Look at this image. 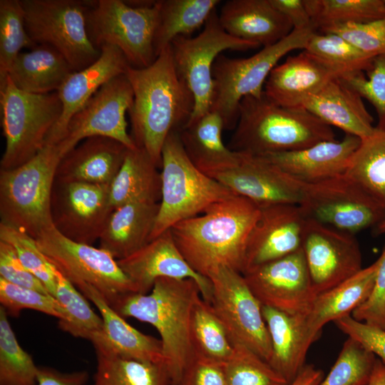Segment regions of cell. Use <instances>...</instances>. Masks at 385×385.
Segmentation results:
<instances>
[{"mask_svg":"<svg viewBox=\"0 0 385 385\" xmlns=\"http://www.w3.org/2000/svg\"><path fill=\"white\" fill-rule=\"evenodd\" d=\"M72 72L71 66L58 51L38 44L16 56L8 77L23 91L46 94L57 92Z\"/></svg>","mask_w":385,"mask_h":385,"instance_id":"obj_33","label":"cell"},{"mask_svg":"<svg viewBox=\"0 0 385 385\" xmlns=\"http://www.w3.org/2000/svg\"><path fill=\"white\" fill-rule=\"evenodd\" d=\"M304 50L324 63L338 78L365 72L374 58L332 33L315 32Z\"/></svg>","mask_w":385,"mask_h":385,"instance_id":"obj_41","label":"cell"},{"mask_svg":"<svg viewBox=\"0 0 385 385\" xmlns=\"http://www.w3.org/2000/svg\"><path fill=\"white\" fill-rule=\"evenodd\" d=\"M1 124L6 147L1 169H12L34 158L44 146L62 113L58 92L35 94L19 89L7 76L0 86Z\"/></svg>","mask_w":385,"mask_h":385,"instance_id":"obj_9","label":"cell"},{"mask_svg":"<svg viewBox=\"0 0 385 385\" xmlns=\"http://www.w3.org/2000/svg\"><path fill=\"white\" fill-rule=\"evenodd\" d=\"M200 295V289L192 279L160 277L148 294H127L111 307L124 318L133 317L156 329L173 385L178 384L193 354L190 317Z\"/></svg>","mask_w":385,"mask_h":385,"instance_id":"obj_3","label":"cell"},{"mask_svg":"<svg viewBox=\"0 0 385 385\" xmlns=\"http://www.w3.org/2000/svg\"><path fill=\"white\" fill-rule=\"evenodd\" d=\"M26 30L36 44L58 51L73 71L94 63L101 49L91 41L86 28L88 1L20 0Z\"/></svg>","mask_w":385,"mask_h":385,"instance_id":"obj_10","label":"cell"},{"mask_svg":"<svg viewBox=\"0 0 385 385\" xmlns=\"http://www.w3.org/2000/svg\"><path fill=\"white\" fill-rule=\"evenodd\" d=\"M339 79L372 105L378 117L376 128L385 133V53L374 57L365 72Z\"/></svg>","mask_w":385,"mask_h":385,"instance_id":"obj_48","label":"cell"},{"mask_svg":"<svg viewBox=\"0 0 385 385\" xmlns=\"http://www.w3.org/2000/svg\"><path fill=\"white\" fill-rule=\"evenodd\" d=\"M35 239L48 261L76 288L93 287L111 307L121 297L135 292L117 260L106 250L73 241L53 225Z\"/></svg>","mask_w":385,"mask_h":385,"instance_id":"obj_11","label":"cell"},{"mask_svg":"<svg viewBox=\"0 0 385 385\" xmlns=\"http://www.w3.org/2000/svg\"><path fill=\"white\" fill-rule=\"evenodd\" d=\"M219 0H162L154 37L156 58L178 36H190L204 26Z\"/></svg>","mask_w":385,"mask_h":385,"instance_id":"obj_35","label":"cell"},{"mask_svg":"<svg viewBox=\"0 0 385 385\" xmlns=\"http://www.w3.org/2000/svg\"><path fill=\"white\" fill-rule=\"evenodd\" d=\"M338 78L334 73L306 50L289 56L270 72L264 86L265 96L287 108L302 107L327 83Z\"/></svg>","mask_w":385,"mask_h":385,"instance_id":"obj_24","label":"cell"},{"mask_svg":"<svg viewBox=\"0 0 385 385\" xmlns=\"http://www.w3.org/2000/svg\"><path fill=\"white\" fill-rule=\"evenodd\" d=\"M100 57L82 70L72 72L57 91L62 103L61 115L50 131L45 145H56L64 137L68 122L107 82L125 74L130 66L116 46L103 45Z\"/></svg>","mask_w":385,"mask_h":385,"instance_id":"obj_22","label":"cell"},{"mask_svg":"<svg viewBox=\"0 0 385 385\" xmlns=\"http://www.w3.org/2000/svg\"><path fill=\"white\" fill-rule=\"evenodd\" d=\"M131 281L135 293L148 294L160 277L192 279L198 284L201 297L210 302V279L196 272L187 262L168 230L130 255L117 260Z\"/></svg>","mask_w":385,"mask_h":385,"instance_id":"obj_20","label":"cell"},{"mask_svg":"<svg viewBox=\"0 0 385 385\" xmlns=\"http://www.w3.org/2000/svg\"><path fill=\"white\" fill-rule=\"evenodd\" d=\"M158 210L159 202L148 200L115 208L99 239L100 247L117 260L138 251L150 241Z\"/></svg>","mask_w":385,"mask_h":385,"instance_id":"obj_30","label":"cell"},{"mask_svg":"<svg viewBox=\"0 0 385 385\" xmlns=\"http://www.w3.org/2000/svg\"><path fill=\"white\" fill-rule=\"evenodd\" d=\"M260 213L256 203L235 195L170 230L183 257L200 275L208 278L222 267L243 274L248 239Z\"/></svg>","mask_w":385,"mask_h":385,"instance_id":"obj_2","label":"cell"},{"mask_svg":"<svg viewBox=\"0 0 385 385\" xmlns=\"http://www.w3.org/2000/svg\"><path fill=\"white\" fill-rule=\"evenodd\" d=\"M129 148L120 142L102 136L88 138L61 160L55 180L110 185Z\"/></svg>","mask_w":385,"mask_h":385,"instance_id":"obj_26","label":"cell"},{"mask_svg":"<svg viewBox=\"0 0 385 385\" xmlns=\"http://www.w3.org/2000/svg\"><path fill=\"white\" fill-rule=\"evenodd\" d=\"M218 19L228 34L260 47L277 43L293 30L290 21L271 0L227 1Z\"/></svg>","mask_w":385,"mask_h":385,"instance_id":"obj_25","label":"cell"},{"mask_svg":"<svg viewBox=\"0 0 385 385\" xmlns=\"http://www.w3.org/2000/svg\"><path fill=\"white\" fill-rule=\"evenodd\" d=\"M378 259L379 266L371 293L351 315L359 322L385 331V247Z\"/></svg>","mask_w":385,"mask_h":385,"instance_id":"obj_50","label":"cell"},{"mask_svg":"<svg viewBox=\"0 0 385 385\" xmlns=\"http://www.w3.org/2000/svg\"><path fill=\"white\" fill-rule=\"evenodd\" d=\"M367 385H385V364L379 358H376Z\"/></svg>","mask_w":385,"mask_h":385,"instance_id":"obj_57","label":"cell"},{"mask_svg":"<svg viewBox=\"0 0 385 385\" xmlns=\"http://www.w3.org/2000/svg\"><path fill=\"white\" fill-rule=\"evenodd\" d=\"M223 130L220 115L210 111L179 132L189 159L208 176L233 166L241 156L240 152L233 151L224 144Z\"/></svg>","mask_w":385,"mask_h":385,"instance_id":"obj_32","label":"cell"},{"mask_svg":"<svg viewBox=\"0 0 385 385\" xmlns=\"http://www.w3.org/2000/svg\"><path fill=\"white\" fill-rule=\"evenodd\" d=\"M77 289L95 304L103 322L102 339L93 346L96 351L165 365L160 339L145 334L130 325L93 287L83 284Z\"/></svg>","mask_w":385,"mask_h":385,"instance_id":"obj_27","label":"cell"},{"mask_svg":"<svg viewBox=\"0 0 385 385\" xmlns=\"http://www.w3.org/2000/svg\"><path fill=\"white\" fill-rule=\"evenodd\" d=\"M0 277L16 285L49 294L43 284L21 262L13 247L2 241H0Z\"/></svg>","mask_w":385,"mask_h":385,"instance_id":"obj_51","label":"cell"},{"mask_svg":"<svg viewBox=\"0 0 385 385\" xmlns=\"http://www.w3.org/2000/svg\"><path fill=\"white\" fill-rule=\"evenodd\" d=\"M160 1H88L86 28L92 43L119 48L130 66L142 68L155 60L154 37Z\"/></svg>","mask_w":385,"mask_h":385,"instance_id":"obj_8","label":"cell"},{"mask_svg":"<svg viewBox=\"0 0 385 385\" xmlns=\"http://www.w3.org/2000/svg\"><path fill=\"white\" fill-rule=\"evenodd\" d=\"M304 3L317 31L385 18V0H304Z\"/></svg>","mask_w":385,"mask_h":385,"instance_id":"obj_40","label":"cell"},{"mask_svg":"<svg viewBox=\"0 0 385 385\" xmlns=\"http://www.w3.org/2000/svg\"><path fill=\"white\" fill-rule=\"evenodd\" d=\"M243 276L262 306L287 314H305L316 297L302 247L250 268Z\"/></svg>","mask_w":385,"mask_h":385,"instance_id":"obj_18","label":"cell"},{"mask_svg":"<svg viewBox=\"0 0 385 385\" xmlns=\"http://www.w3.org/2000/svg\"><path fill=\"white\" fill-rule=\"evenodd\" d=\"M361 139L346 134L341 140H327L308 148L264 155L282 171L304 183L344 175Z\"/></svg>","mask_w":385,"mask_h":385,"instance_id":"obj_23","label":"cell"},{"mask_svg":"<svg viewBox=\"0 0 385 385\" xmlns=\"http://www.w3.org/2000/svg\"><path fill=\"white\" fill-rule=\"evenodd\" d=\"M177 385H227L223 364L193 352Z\"/></svg>","mask_w":385,"mask_h":385,"instance_id":"obj_52","label":"cell"},{"mask_svg":"<svg viewBox=\"0 0 385 385\" xmlns=\"http://www.w3.org/2000/svg\"><path fill=\"white\" fill-rule=\"evenodd\" d=\"M271 2L290 21L293 29H313L316 30L304 0H271Z\"/></svg>","mask_w":385,"mask_h":385,"instance_id":"obj_54","label":"cell"},{"mask_svg":"<svg viewBox=\"0 0 385 385\" xmlns=\"http://www.w3.org/2000/svg\"><path fill=\"white\" fill-rule=\"evenodd\" d=\"M0 241L13 247L24 266L54 296L56 269L40 250L36 239L19 228L0 222Z\"/></svg>","mask_w":385,"mask_h":385,"instance_id":"obj_46","label":"cell"},{"mask_svg":"<svg viewBox=\"0 0 385 385\" xmlns=\"http://www.w3.org/2000/svg\"><path fill=\"white\" fill-rule=\"evenodd\" d=\"M0 303L8 315L17 317L23 309H33L64 319L63 308L55 297L35 289L18 286L0 277Z\"/></svg>","mask_w":385,"mask_h":385,"instance_id":"obj_47","label":"cell"},{"mask_svg":"<svg viewBox=\"0 0 385 385\" xmlns=\"http://www.w3.org/2000/svg\"><path fill=\"white\" fill-rule=\"evenodd\" d=\"M301 247L316 295L363 269L361 249L354 235L309 217L303 224Z\"/></svg>","mask_w":385,"mask_h":385,"instance_id":"obj_16","label":"cell"},{"mask_svg":"<svg viewBox=\"0 0 385 385\" xmlns=\"http://www.w3.org/2000/svg\"><path fill=\"white\" fill-rule=\"evenodd\" d=\"M36 44L26 30L20 0L0 1V86L24 48L31 50Z\"/></svg>","mask_w":385,"mask_h":385,"instance_id":"obj_43","label":"cell"},{"mask_svg":"<svg viewBox=\"0 0 385 385\" xmlns=\"http://www.w3.org/2000/svg\"><path fill=\"white\" fill-rule=\"evenodd\" d=\"M298 205L306 217L353 235L385 219V213L344 175L304 183Z\"/></svg>","mask_w":385,"mask_h":385,"instance_id":"obj_14","label":"cell"},{"mask_svg":"<svg viewBox=\"0 0 385 385\" xmlns=\"http://www.w3.org/2000/svg\"><path fill=\"white\" fill-rule=\"evenodd\" d=\"M376 358L359 342L348 337L331 370L319 385H367Z\"/></svg>","mask_w":385,"mask_h":385,"instance_id":"obj_45","label":"cell"},{"mask_svg":"<svg viewBox=\"0 0 385 385\" xmlns=\"http://www.w3.org/2000/svg\"><path fill=\"white\" fill-rule=\"evenodd\" d=\"M336 140L332 127L302 107L287 108L269 99L246 96L227 147L257 155L298 150Z\"/></svg>","mask_w":385,"mask_h":385,"instance_id":"obj_4","label":"cell"},{"mask_svg":"<svg viewBox=\"0 0 385 385\" xmlns=\"http://www.w3.org/2000/svg\"><path fill=\"white\" fill-rule=\"evenodd\" d=\"M63 308L64 319L58 320V327L73 337L89 340L93 346L103 334V322L88 303L86 297L56 270L54 296Z\"/></svg>","mask_w":385,"mask_h":385,"instance_id":"obj_38","label":"cell"},{"mask_svg":"<svg viewBox=\"0 0 385 385\" xmlns=\"http://www.w3.org/2000/svg\"><path fill=\"white\" fill-rule=\"evenodd\" d=\"M335 325L371 351L385 364V331L354 319L351 315L337 319Z\"/></svg>","mask_w":385,"mask_h":385,"instance_id":"obj_53","label":"cell"},{"mask_svg":"<svg viewBox=\"0 0 385 385\" xmlns=\"http://www.w3.org/2000/svg\"><path fill=\"white\" fill-rule=\"evenodd\" d=\"M324 377L321 369L312 364H305L289 385H319Z\"/></svg>","mask_w":385,"mask_h":385,"instance_id":"obj_56","label":"cell"},{"mask_svg":"<svg viewBox=\"0 0 385 385\" xmlns=\"http://www.w3.org/2000/svg\"><path fill=\"white\" fill-rule=\"evenodd\" d=\"M344 175L385 213V133L361 140Z\"/></svg>","mask_w":385,"mask_h":385,"instance_id":"obj_36","label":"cell"},{"mask_svg":"<svg viewBox=\"0 0 385 385\" xmlns=\"http://www.w3.org/2000/svg\"><path fill=\"white\" fill-rule=\"evenodd\" d=\"M315 29H293L284 38L248 58H233L220 54L212 66L213 96L210 111L222 118L225 130H234L239 106L246 96L260 97L272 70L287 53L304 50Z\"/></svg>","mask_w":385,"mask_h":385,"instance_id":"obj_7","label":"cell"},{"mask_svg":"<svg viewBox=\"0 0 385 385\" xmlns=\"http://www.w3.org/2000/svg\"><path fill=\"white\" fill-rule=\"evenodd\" d=\"M375 233L376 235H381L385 233V219L381 221L375 227Z\"/></svg>","mask_w":385,"mask_h":385,"instance_id":"obj_58","label":"cell"},{"mask_svg":"<svg viewBox=\"0 0 385 385\" xmlns=\"http://www.w3.org/2000/svg\"><path fill=\"white\" fill-rule=\"evenodd\" d=\"M170 46L176 71L195 100L194 111L188 123L210 111L214 88L212 66L217 56L227 50L247 51L260 47L228 34L219 21L216 9L197 36H178Z\"/></svg>","mask_w":385,"mask_h":385,"instance_id":"obj_12","label":"cell"},{"mask_svg":"<svg viewBox=\"0 0 385 385\" xmlns=\"http://www.w3.org/2000/svg\"><path fill=\"white\" fill-rule=\"evenodd\" d=\"M262 314L269 332L272 356L270 364L289 384L304 366L310 346L302 314H290L262 306Z\"/></svg>","mask_w":385,"mask_h":385,"instance_id":"obj_31","label":"cell"},{"mask_svg":"<svg viewBox=\"0 0 385 385\" xmlns=\"http://www.w3.org/2000/svg\"><path fill=\"white\" fill-rule=\"evenodd\" d=\"M379 259L339 284L316 295L310 307L302 314L304 325L315 342L324 326L351 314L369 297L372 289Z\"/></svg>","mask_w":385,"mask_h":385,"instance_id":"obj_29","label":"cell"},{"mask_svg":"<svg viewBox=\"0 0 385 385\" xmlns=\"http://www.w3.org/2000/svg\"><path fill=\"white\" fill-rule=\"evenodd\" d=\"M133 101V88L125 74L105 83L68 122L63 138L56 144L62 157L82 140L94 136L112 138L128 148H135L126 120Z\"/></svg>","mask_w":385,"mask_h":385,"instance_id":"obj_15","label":"cell"},{"mask_svg":"<svg viewBox=\"0 0 385 385\" xmlns=\"http://www.w3.org/2000/svg\"><path fill=\"white\" fill-rule=\"evenodd\" d=\"M161 156V198L150 241L178 222L200 215L213 204L237 195L191 162L179 132L170 133Z\"/></svg>","mask_w":385,"mask_h":385,"instance_id":"obj_5","label":"cell"},{"mask_svg":"<svg viewBox=\"0 0 385 385\" xmlns=\"http://www.w3.org/2000/svg\"><path fill=\"white\" fill-rule=\"evenodd\" d=\"M317 32L337 34L373 58L385 53V18L367 23L333 26Z\"/></svg>","mask_w":385,"mask_h":385,"instance_id":"obj_49","label":"cell"},{"mask_svg":"<svg viewBox=\"0 0 385 385\" xmlns=\"http://www.w3.org/2000/svg\"><path fill=\"white\" fill-rule=\"evenodd\" d=\"M125 76L133 91L128 111L130 135L161 168L165 140L188 123L195 107L193 95L176 71L170 45L149 66H129Z\"/></svg>","mask_w":385,"mask_h":385,"instance_id":"obj_1","label":"cell"},{"mask_svg":"<svg viewBox=\"0 0 385 385\" xmlns=\"http://www.w3.org/2000/svg\"><path fill=\"white\" fill-rule=\"evenodd\" d=\"M240 153V158L233 166L209 176L259 207L299 203L302 182L262 155Z\"/></svg>","mask_w":385,"mask_h":385,"instance_id":"obj_19","label":"cell"},{"mask_svg":"<svg viewBox=\"0 0 385 385\" xmlns=\"http://www.w3.org/2000/svg\"><path fill=\"white\" fill-rule=\"evenodd\" d=\"M210 303L234 343L251 349L270 363L272 346L262 314V305L248 287L243 274L222 267L209 276Z\"/></svg>","mask_w":385,"mask_h":385,"instance_id":"obj_13","label":"cell"},{"mask_svg":"<svg viewBox=\"0 0 385 385\" xmlns=\"http://www.w3.org/2000/svg\"><path fill=\"white\" fill-rule=\"evenodd\" d=\"M148 153L139 147L129 148L110 185V199L115 208L135 201L160 202L161 174Z\"/></svg>","mask_w":385,"mask_h":385,"instance_id":"obj_34","label":"cell"},{"mask_svg":"<svg viewBox=\"0 0 385 385\" xmlns=\"http://www.w3.org/2000/svg\"><path fill=\"white\" fill-rule=\"evenodd\" d=\"M190 337L193 352L224 364L233 351V342L210 302L201 295L191 313Z\"/></svg>","mask_w":385,"mask_h":385,"instance_id":"obj_39","label":"cell"},{"mask_svg":"<svg viewBox=\"0 0 385 385\" xmlns=\"http://www.w3.org/2000/svg\"><path fill=\"white\" fill-rule=\"evenodd\" d=\"M3 307H0V385H36L39 367L19 344Z\"/></svg>","mask_w":385,"mask_h":385,"instance_id":"obj_42","label":"cell"},{"mask_svg":"<svg viewBox=\"0 0 385 385\" xmlns=\"http://www.w3.org/2000/svg\"><path fill=\"white\" fill-rule=\"evenodd\" d=\"M302 108L327 125L361 140L371 136L376 130L363 98L339 78L327 83L304 102Z\"/></svg>","mask_w":385,"mask_h":385,"instance_id":"obj_28","label":"cell"},{"mask_svg":"<svg viewBox=\"0 0 385 385\" xmlns=\"http://www.w3.org/2000/svg\"><path fill=\"white\" fill-rule=\"evenodd\" d=\"M88 379L86 371L64 373L51 367H39L36 385H86Z\"/></svg>","mask_w":385,"mask_h":385,"instance_id":"obj_55","label":"cell"},{"mask_svg":"<svg viewBox=\"0 0 385 385\" xmlns=\"http://www.w3.org/2000/svg\"><path fill=\"white\" fill-rule=\"evenodd\" d=\"M227 385H289L267 361L240 344L223 364Z\"/></svg>","mask_w":385,"mask_h":385,"instance_id":"obj_44","label":"cell"},{"mask_svg":"<svg viewBox=\"0 0 385 385\" xmlns=\"http://www.w3.org/2000/svg\"><path fill=\"white\" fill-rule=\"evenodd\" d=\"M260 208L247 242L245 272L301 248L306 217L299 205L276 204Z\"/></svg>","mask_w":385,"mask_h":385,"instance_id":"obj_21","label":"cell"},{"mask_svg":"<svg viewBox=\"0 0 385 385\" xmlns=\"http://www.w3.org/2000/svg\"><path fill=\"white\" fill-rule=\"evenodd\" d=\"M62 158L56 144L48 145L23 165L0 170L1 222L34 238L53 225L51 196Z\"/></svg>","mask_w":385,"mask_h":385,"instance_id":"obj_6","label":"cell"},{"mask_svg":"<svg viewBox=\"0 0 385 385\" xmlns=\"http://www.w3.org/2000/svg\"><path fill=\"white\" fill-rule=\"evenodd\" d=\"M96 371L90 385H173L164 364L96 351Z\"/></svg>","mask_w":385,"mask_h":385,"instance_id":"obj_37","label":"cell"},{"mask_svg":"<svg viewBox=\"0 0 385 385\" xmlns=\"http://www.w3.org/2000/svg\"><path fill=\"white\" fill-rule=\"evenodd\" d=\"M113 210L110 185L54 182L52 222L61 234L73 241L92 245L99 240Z\"/></svg>","mask_w":385,"mask_h":385,"instance_id":"obj_17","label":"cell"}]
</instances>
